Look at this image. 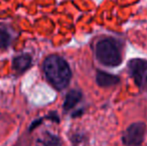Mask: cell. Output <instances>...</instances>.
Returning <instances> with one entry per match:
<instances>
[{
	"label": "cell",
	"mask_w": 147,
	"mask_h": 146,
	"mask_svg": "<svg viewBox=\"0 0 147 146\" xmlns=\"http://www.w3.org/2000/svg\"><path fill=\"white\" fill-rule=\"evenodd\" d=\"M37 141L42 146H61L62 145L61 140H60L59 137L54 134H51L48 131L44 132L42 138H39Z\"/></svg>",
	"instance_id": "8"
},
{
	"label": "cell",
	"mask_w": 147,
	"mask_h": 146,
	"mask_svg": "<svg viewBox=\"0 0 147 146\" xmlns=\"http://www.w3.org/2000/svg\"><path fill=\"white\" fill-rule=\"evenodd\" d=\"M96 57L105 66L115 67L121 63V52L116 41L112 38H105L96 44Z\"/></svg>",
	"instance_id": "2"
},
{
	"label": "cell",
	"mask_w": 147,
	"mask_h": 146,
	"mask_svg": "<svg viewBox=\"0 0 147 146\" xmlns=\"http://www.w3.org/2000/svg\"><path fill=\"white\" fill-rule=\"evenodd\" d=\"M43 71L47 81L57 90H63L71 79V69L68 63L58 55H49L43 62Z\"/></svg>",
	"instance_id": "1"
},
{
	"label": "cell",
	"mask_w": 147,
	"mask_h": 146,
	"mask_svg": "<svg viewBox=\"0 0 147 146\" xmlns=\"http://www.w3.org/2000/svg\"><path fill=\"white\" fill-rule=\"evenodd\" d=\"M96 82L101 87H109L113 86L119 82V78L112 74H109L103 71H98L96 74Z\"/></svg>",
	"instance_id": "6"
},
{
	"label": "cell",
	"mask_w": 147,
	"mask_h": 146,
	"mask_svg": "<svg viewBox=\"0 0 147 146\" xmlns=\"http://www.w3.org/2000/svg\"><path fill=\"white\" fill-rule=\"evenodd\" d=\"M11 43V36L6 30L0 29V49H6Z\"/></svg>",
	"instance_id": "9"
},
{
	"label": "cell",
	"mask_w": 147,
	"mask_h": 146,
	"mask_svg": "<svg viewBox=\"0 0 147 146\" xmlns=\"http://www.w3.org/2000/svg\"><path fill=\"white\" fill-rule=\"evenodd\" d=\"M31 64H32L31 55L28 53H23L13 59V70L15 71L16 74L24 73L30 68Z\"/></svg>",
	"instance_id": "5"
},
{
	"label": "cell",
	"mask_w": 147,
	"mask_h": 146,
	"mask_svg": "<svg viewBox=\"0 0 147 146\" xmlns=\"http://www.w3.org/2000/svg\"><path fill=\"white\" fill-rule=\"evenodd\" d=\"M146 126L143 122H135L126 128L122 135V142L126 146H140L144 140Z\"/></svg>",
	"instance_id": "3"
},
{
	"label": "cell",
	"mask_w": 147,
	"mask_h": 146,
	"mask_svg": "<svg viewBox=\"0 0 147 146\" xmlns=\"http://www.w3.org/2000/svg\"><path fill=\"white\" fill-rule=\"evenodd\" d=\"M43 119H44V117H41V118H38V119H36V120H34L32 123L30 124V126H29V131L31 132L32 130H34L35 128H36L37 126H39V125L42 123V121H43Z\"/></svg>",
	"instance_id": "10"
},
{
	"label": "cell",
	"mask_w": 147,
	"mask_h": 146,
	"mask_svg": "<svg viewBox=\"0 0 147 146\" xmlns=\"http://www.w3.org/2000/svg\"><path fill=\"white\" fill-rule=\"evenodd\" d=\"M129 69L137 85L147 87V61L134 59L129 62Z\"/></svg>",
	"instance_id": "4"
},
{
	"label": "cell",
	"mask_w": 147,
	"mask_h": 146,
	"mask_svg": "<svg viewBox=\"0 0 147 146\" xmlns=\"http://www.w3.org/2000/svg\"><path fill=\"white\" fill-rule=\"evenodd\" d=\"M82 98V94L80 91L78 90H70L67 93L65 97V100H64L63 103V109L65 111H68L72 108H74L77 103H79L80 100Z\"/></svg>",
	"instance_id": "7"
}]
</instances>
